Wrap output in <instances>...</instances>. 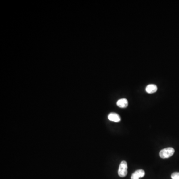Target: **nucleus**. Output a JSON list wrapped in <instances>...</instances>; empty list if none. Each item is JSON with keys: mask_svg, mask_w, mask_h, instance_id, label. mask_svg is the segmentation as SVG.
<instances>
[{"mask_svg": "<svg viewBox=\"0 0 179 179\" xmlns=\"http://www.w3.org/2000/svg\"><path fill=\"white\" fill-rule=\"evenodd\" d=\"M108 119L111 122H119L121 120L120 116L116 113H110L108 115Z\"/></svg>", "mask_w": 179, "mask_h": 179, "instance_id": "20e7f679", "label": "nucleus"}, {"mask_svg": "<svg viewBox=\"0 0 179 179\" xmlns=\"http://www.w3.org/2000/svg\"><path fill=\"white\" fill-rule=\"evenodd\" d=\"M116 105L119 107L125 108L128 106V101L126 98H121L120 100H118L116 102Z\"/></svg>", "mask_w": 179, "mask_h": 179, "instance_id": "39448f33", "label": "nucleus"}, {"mask_svg": "<svg viewBox=\"0 0 179 179\" xmlns=\"http://www.w3.org/2000/svg\"><path fill=\"white\" fill-rule=\"evenodd\" d=\"M157 87L154 84L148 85L146 87V91L147 93L153 94L156 92L157 91Z\"/></svg>", "mask_w": 179, "mask_h": 179, "instance_id": "423d86ee", "label": "nucleus"}, {"mask_svg": "<svg viewBox=\"0 0 179 179\" xmlns=\"http://www.w3.org/2000/svg\"><path fill=\"white\" fill-rule=\"evenodd\" d=\"M145 174V173L144 170H142V169L137 170L135 172H134V173L132 174L131 177V179H140V178L144 176Z\"/></svg>", "mask_w": 179, "mask_h": 179, "instance_id": "7ed1b4c3", "label": "nucleus"}, {"mask_svg": "<svg viewBox=\"0 0 179 179\" xmlns=\"http://www.w3.org/2000/svg\"><path fill=\"white\" fill-rule=\"evenodd\" d=\"M172 179H179V172H175L171 175Z\"/></svg>", "mask_w": 179, "mask_h": 179, "instance_id": "0eeeda50", "label": "nucleus"}, {"mask_svg": "<svg viewBox=\"0 0 179 179\" xmlns=\"http://www.w3.org/2000/svg\"><path fill=\"white\" fill-rule=\"evenodd\" d=\"M118 174L120 177H124L127 174V164L126 161H123L120 163L118 170Z\"/></svg>", "mask_w": 179, "mask_h": 179, "instance_id": "f03ea898", "label": "nucleus"}, {"mask_svg": "<svg viewBox=\"0 0 179 179\" xmlns=\"http://www.w3.org/2000/svg\"><path fill=\"white\" fill-rule=\"evenodd\" d=\"M175 153V149L172 147H168L160 151L159 155L161 158H168L173 156Z\"/></svg>", "mask_w": 179, "mask_h": 179, "instance_id": "f257e3e1", "label": "nucleus"}]
</instances>
